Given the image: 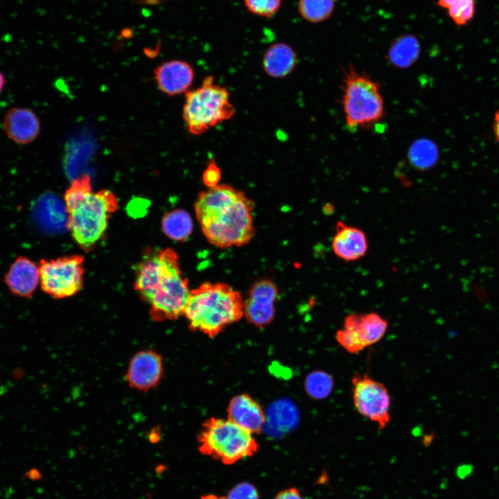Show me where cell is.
I'll list each match as a JSON object with an SVG mask.
<instances>
[{"label":"cell","instance_id":"obj_1","mask_svg":"<svg viewBox=\"0 0 499 499\" xmlns=\"http://www.w3.org/2000/svg\"><path fill=\"white\" fill-rule=\"evenodd\" d=\"M254 202L242 191L220 184L201 192L194 207L205 238L220 248L250 242L254 235Z\"/></svg>","mask_w":499,"mask_h":499},{"label":"cell","instance_id":"obj_2","mask_svg":"<svg viewBox=\"0 0 499 499\" xmlns=\"http://www.w3.org/2000/svg\"><path fill=\"white\" fill-rule=\"evenodd\" d=\"M134 287L155 320L175 319L184 314L191 291L173 250L147 252L137 267Z\"/></svg>","mask_w":499,"mask_h":499},{"label":"cell","instance_id":"obj_3","mask_svg":"<svg viewBox=\"0 0 499 499\" xmlns=\"http://www.w3.org/2000/svg\"><path fill=\"white\" fill-rule=\"evenodd\" d=\"M64 202L73 239L85 250H91L103 236L109 218L117 209L116 196L108 190L93 192L90 177L84 174L73 181Z\"/></svg>","mask_w":499,"mask_h":499},{"label":"cell","instance_id":"obj_4","mask_svg":"<svg viewBox=\"0 0 499 499\" xmlns=\"http://www.w3.org/2000/svg\"><path fill=\"white\" fill-rule=\"evenodd\" d=\"M240 294L224 283L205 282L191 290L184 311L189 327L212 338L243 315Z\"/></svg>","mask_w":499,"mask_h":499},{"label":"cell","instance_id":"obj_5","mask_svg":"<svg viewBox=\"0 0 499 499\" xmlns=\"http://www.w3.org/2000/svg\"><path fill=\"white\" fill-rule=\"evenodd\" d=\"M341 103L345 121L351 130H367L385 116L379 84L349 64L343 71Z\"/></svg>","mask_w":499,"mask_h":499},{"label":"cell","instance_id":"obj_6","mask_svg":"<svg viewBox=\"0 0 499 499\" xmlns=\"http://www.w3.org/2000/svg\"><path fill=\"white\" fill-rule=\"evenodd\" d=\"M235 108L228 89L205 77L200 87L186 94L183 119L189 132L200 135L233 117Z\"/></svg>","mask_w":499,"mask_h":499},{"label":"cell","instance_id":"obj_7","mask_svg":"<svg viewBox=\"0 0 499 499\" xmlns=\"http://www.w3.org/2000/svg\"><path fill=\"white\" fill-rule=\"evenodd\" d=\"M198 442L201 453L225 464H232L250 457L259 448L252 433L229 419L207 420L203 424Z\"/></svg>","mask_w":499,"mask_h":499},{"label":"cell","instance_id":"obj_8","mask_svg":"<svg viewBox=\"0 0 499 499\" xmlns=\"http://www.w3.org/2000/svg\"><path fill=\"white\" fill-rule=\"evenodd\" d=\"M82 263L78 255L42 260L38 265L42 290L55 299L75 295L83 283Z\"/></svg>","mask_w":499,"mask_h":499},{"label":"cell","instance_id":"obj_9","mask_svg":"<svg viewBox=\"0 0 499 499\" xmlns=\"http://www.w3.org/2000/svg\"><path fill=\"white\" fill-rule=\"evenodd\" d=\"M352 399L357 412L384 429L390 421L391 397L387 387L367 374L351 379Z\"/></svg>","mask_w":499,"mask_h":499},{"label":"cell","instance_id":"obj_10","mask_svg":"<svg viewBox=\"0 0 499 499\" xmlns=\"http://www.w3.org/2000/svg\"><path fill=\"white\" fill-rule=\"evenodd\" d=\"M277 295V288L271 280L262 279L256 282L244 301L243 313L248 322L259 327L271 322L274 316V302Z\"/></svg>","mask_w":499,"mask_h":499},{"label":"cell","instance_id":"obj_11","mask_svg":"<svg viewBox=\"0 0 499 499\" xmlns=\"http://www.w3.org/2000/svg\"><path fill=\"white\" fill-rule=\"evenodd\" d=\"M162 373L161 356L153 351H142L131 360L126 378L132 387L147 390L159 382Z\"/></svg>","mask_w":499,"mask_h":499},{"label":"cell","instance_id":"obj_12","mask_svg":"<svg viewBox=\"0 0 499 499\" xmlns=\"http://www.w3.org/2000/svg\"><path fill=\"white\" fill-rule=\"evenodd\" d=\"M331 247L336 256L344 261L351 262L357 261L366 254L368 241L365 233L361 229L338 221Z\"/></svg>","mask_w":499,"mask_h":499},{"label":"cell","instance_id":"obj_13","mask_svg":"<svg viewBox=\"0 0 499 499\" xmlns=\"http://www.w3.org/2000/svg\"><path fill=\"white\" fill-rule=\"evenodd\" d=\"M154 73L159 88L169 96L185 92L194 78L192 66L178 60L164 62L155 69Z\"/></svg>","mask_w":499,"mask_h":499},{"label":"cell","instance_id":"obj_14","mask_svg":"<svg viewBox=\"0 0 499 499\" xmlns=\"http://www.w3.org/2000/svg\"><path fill=\"white\" fill-rule=\"evenodd\" d=\"M3 126L8 137L18 144L32 142L40 131L37 116L26 107L10 109L4 116Z\"/></svg>","mask_w":499,"mask_h":499},{"label":"cell","instance_id":"obj_15","mask_svg":"<svg viewBox=\"0 0 499 499\" xmlns=\"http://www.w3.org/2000/svg\"><path fill=\"white\" fill-rule=\"evenodd\" d=\"M343 328L351 331L367 348L378 342L384 337L388 328V322L374 312L352 313L344 317Z\"/></svg>","mask_w":499,"mask_h":499},{"label":"cell","instance_id":"obj_16","mask_svg":"<svg viewBox=\"0 0 499 499\" xmlns=\"http://www.w3.org/2000/svg\"><path fill=\"white\" fill-rule=\"evenodd\" d=\"M4 281L13 295L30 297L40 283L38 265L26 257L19 256L10 266Z\"/></svg>","mask_w":499,"mask_h":499},{"label":"cell","instance_id":"obj_17","mask_svg":"<svg viewBox=\"0 0 499 499\" xmlns=\"http://www.w3.org/2000/svg\"><path fill=\"white\" fill-rule=\"evenodd\" d=\"M228 419L253 434L261 431L265 414L260 405L247 394L234 397L227 408Z\"/></svg>","mask_w":499,"mask_h":499},{"label":"cell","instance_id":"obj_18","mask_svg":"<svg viewBox=\"0 0 499 499\" xmlns=\"http://www.w3.org/2000/svg\"><path fill=\"white\" fill-rule=\"evenodd\" d=\"M263 68L270 77L284 78L289 75L297 64V55L293 49L284 43L270 46L263 58Z\"/></svg>","mask_w":499,"mask_h":499},{"label":"cell","instance_id":"obj_19","mask_svg":"<svg viewBox=\"0 0 499 499\" xmlns=\"http://www.w3.org/2000/svg\"><path fill=\"white\" fill-rule=\"evenodd\" d=\"M36 205L37 219L44 229L55 232L68 227L66 206L56 196L50 193L44 195Z\"/></svg>","mask_w":499,"mask_h":499},{"label":"cell","instance_id":"obj_20","mask_svg":"<svg viewBox=\"0 0 499 499\" xmlns=\"http://www.w3.org/2000/svg\"><path fill=\"white\" fill-rule=\"evenodd\" d=\"M421 44L416 36L405 34L396 38L389 48L387 58L394 67L405 69L412 66L419 58Z\"/></svg>","mask_w":499,"mask_h":499},{"label":"cell","instance_id":"obj_21","mask_svg":"<svg viewBox=\"0 0 499 499\" xmlns=\"http://www.w3.org/2000/svg\"><path fill=\"white\" fill-rule=\"evenodd\" d=\"M408 157L414 168L420 171H426L437 163L439 150L437 145L430 139H419L410 145L408 151Z\"/></svg>","mask_w":499,"mask_h":499},{"label":"cell","instance_id":"obj_22","mask_svg":"<svg viewBox=\"0 0 499 499\" xmlns=\"http://www.w3.org/2000/svg\"><path fill=\"white\" fill-rule=\"evenodd\" d=\"M164 232L171 239L183 241L189 238L193 230L190 215L184 210L176 209L168 212L162 219Z\"/></svg>","mask_w":499,"mask_h":499},{"label":"cell","instance_id":"obj_23","mask_svg":"<svg viewBox=\"0 0 499 499\" xmlns=\"http://www.w3.org/2000/svg\"><path fill=\"white\" fill-rule=\"evenodd\" d=\"M335 5V0H299V11L308 21L317 23L331 15Z\"/></svg>","mask_w":499,"mask_h":499},{"label":"cell","instance_id":"obj_24","mask_svg":"<svg viewBox=\"0 0 499 499\" xmlns=\"http://www.w3.org/2000/svg\"><path fill=\"white\" fill-rule=\"evenodd\" d=\"M437 4L447 10L449 17L457 26L466 25L475 12V0H438Z\"/></svg>","mask_w":499,"mask_h":499},{"label":"cell","instance_id":"obj_25","mask_svg":"<svg viewBox=\"0 0 499 499\" xmlns=\"http://www.w3.org/2000/svg\"><path fill=\"white\" fill-rule=\"evenodd\" d=\"M333 387V378L323 371L312 372L306 380V391L315 399H324L328 397L331 394Z\"/></svg>","mask_w":499,"mask_h":499},{"label":"cell","instance_id":"obj_26","mask_svg":"<svg viewBox=\"0 0 499 499\" xmlns=\"http://www.w3.org/2000/svg\"><path fill=\"white\" fill-rule=\"evenodd\" d=\"M244 2L251 12L262 17H271L279 10L281 0H244Z\"/></svg>","mask_w":499,"mask_h":499},{"label":"cell","instance_id":"obj_27","mask_svg":"<svg viewBox=\"0 0 499 499\" xmlns=\"http://www.w3.org/2000/svg\"><path fill=\"white\" fill-rule=\"evenodd\" d=\"M225 499H259L256 488L248 482H241L234 487Z\"/></svg>","mask_w":499,"mask_h":499},{"label":"cell","instance_id":"obj_28","mask_svg":"<svg viewBox=\"0 0 499 499\" xmlns=\"http://www.w3.org/2000/svg\"><path fill=\"white\" fill-rule=\"evenodd\" d=\"M221 178V170L214 160H210L202 174V180L207 188L219 184Z\"/></svg>","mask_w":499,"mask_h":499},{"label":"cell","instance_id":"obj_29","mask_svg":"<svg viewBox=\"0 0 499 499\" xmlns=\"http://www.w3.org/2000/svg\"><path fill=\"white\" fill-rule=\"evenodd\" d=\"M274 499H303V498L297 489L290 488L279 492Z\"/></svg>","mask_w":499,"mask_h":499},{"label":"cell","instance_id":"obj_30","mask_svg":"<svg viewBox=\"0 0 499 499\" xmlns=\"http://www.w3.org/2000/svg\"><path fill=\"white\" fill-rule=\"evenodd\" d=\"M493 130L496 139L499 143V110L494 114Z\"/></svg>","mask_w":499,"mask_h":499},{"label":"cell","instance_id":"obj_31","mask_svg":"<svg viewBox=\"0 0 499 499\" xmlns=\"http://www.w3.org/2000/svg\"><path fill=\"white\" fill-rule=\"evenodd\" d=\"M28 477L33 480L39 479L41 476L38 471H28Z\"/></svg>","mask_w":499,"mask_h":499},{"label":"cell","instance_id":"obj_32","mask_svg":"<svg viewBox=\"0 0 499 499\" xmlns=\"http://www.w3.org/2000/svg\"><path fill=\"white\" fill-rule=\"evenodd\" d=\"M6 83L5 76L0 71V94L1 93Z\"/></svg>","mask_w":499,"mask_h":499},{"label":"cell","instance_id":"obj_33","mask_svg":"<svg viewBox=\"0 0 499 499\" xmlns=\"http://www.w3.org/2000/svg\"><path fill=\"white\" fill-rule=\"evenodd\" d=\"M201 499H225V497H220L214 494H209L204 496L201 498Z\"/></svg>","mask_w":499,"mask_h":499}]
</instances>
